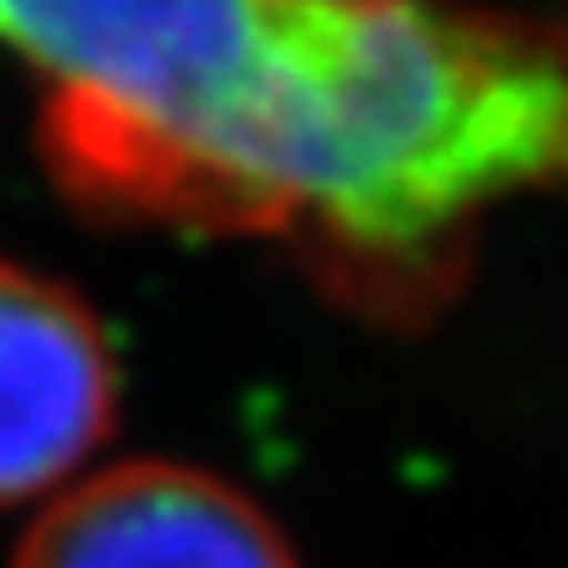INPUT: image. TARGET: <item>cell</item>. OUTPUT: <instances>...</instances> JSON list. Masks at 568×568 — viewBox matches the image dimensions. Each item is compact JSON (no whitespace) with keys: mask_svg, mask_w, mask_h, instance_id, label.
<instances>
[{"mask_svg":"<svg viewBox=\"0 0 568 568\" xmlns=\"http://www.w3.org/2000/svg\"><path fill=\"white\" fill-rule=\"evenodd\" d=\"M568 190V38L422 0H280L222 232L295 237L353 301L443 295L510 195Z\"/></svg>","mask_w":568,"mask_h":568,"instance_id":"obj_1","label":"cell"},{"mask_svg":"<svg viewBox=\"0 0 568 568\" xmlns=\"http://www.w3.org/2000/svg\"><path fill=\"white\" fill-rule=\"evenodd\" d=\"M116 422V358L59 280L0 264V506L63 485Z\"/></svg>","mask_w":568,"mask_h":568,"instance_id":"obj_4","label":"cell"},{"mask_svg":"<svg viewBox=\"0 0 568 568\" xmlns=\"http://www.w3.org/2000/svg\"><path fill=\"white\" fill-rule=\"evenodd\" d=\"M17 568H301L258 500L205 468L138 458L59 495Z\"/></svg>","mask_w":568,"mask_h":568,"instance_id":"obj_3","label":"cell"},{"mask_svg":"<svg viewBox=\"0 0 568 568\" xmlns=\"http://www.w3.org/2000/svg\"><path fill=\"white\" fill-rule=\"evenodd\" d=\"M280 0H0V42L48 80L42 159L80 205L216 232L226 163Z\"/></svg>","mask_w":568,"mask_h":568,"instance_id":"obj_2","label":"cell"}]
</instances>
